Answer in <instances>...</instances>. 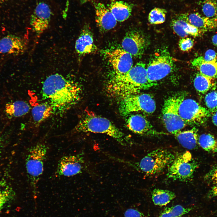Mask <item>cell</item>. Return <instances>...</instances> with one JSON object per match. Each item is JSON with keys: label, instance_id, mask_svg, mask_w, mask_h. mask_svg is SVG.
<instances>
[{"label": "cell", "instance_id": "cell-12", "mask_svg": "<svg viewBox=\"0 0 217 217\" xmlns=\"http://www.w3.org/2000/svg\"><path fill=\"white\" fill-rule=\"evenodd\" d=\"M85 160L83 153L63 156L58 164L55 175L70 177L81 173L84 169Z\"/></svg>", "mask_w": 217, "mask_h": 217}, {"label": "cell", "instance_id": "cell-42", "mask_svg": "<svg viewBox=\"0 0 217 217\" xmlns=\"http://www.w3.org/2000/svg\"></svg>", "mask_w": 217, "mask_h": 217}, {"label": "cell", "instance_id": "cell-24", "mask_svg": "<svg viewBox=\"0 0 217 217\" xmlns=\"http://www.w3.org/2000/svg\"><path fill=\"white\" fill-rule=\"evenodd\" d=\"M53 113L52 106L46 102L36 105L31 110L33 119L36 125L41 124Z\"/></svg>", "mask_w": 217, "mask_h": 217}, {"label": "cell", "instance_id": "cell-17", "mask_svg": "<svg viewBox=\"0 0 217 217\" xmlns=\"http://www.w3.org/2000/svg\"><path fill=\"white\" fill-rule=\"evenodd\" d=\"M26 44L21 38L13 35H8L0 40V52L18 55L24 53Z\"/></svg>", "mask_w": 217, "mask_h": 217}, {"label": "cell", "instance_id": "cell-29", "mask_svg": "<svg viewBox=\"0 0 217 217\" xmlns=\"http://www.w3.org/2000/svg\"><path fill=\"white\" fill-rule=\"evenodd\" d=\"M193 208L177 205L165 208L158 217H182L190 212Z\"/></svg>", "mask_w": 217, "mask_h": 217}, {"label": "cell", "instance_id": "cell-25", "mask_svg": "<svg viewBox=\"0 0 217 217\" xmlns=\"http://www.w3.org/2000/svg\"><path fill=\"white\" fill-rule=\"evenodd\" d=\"M30 109V105L26 102L18 100L7 103L5 106V112L11 117H19L28 113Z\"/></svg>", "mask_w": 217, "mask_h": 217}, {"label": "cell", "instance_id": "cell-3", "mask_svg": "<svg viewBox=\"0 0 217 217\" xmlns=\"http://www.w3.org/2000/svg\"><path fill=\"white\" fill-rule=\"evenodd\" d=\"M77 132L105 134L112 137L121 145L128 146L129 140L125 134L106 118L87 111L75 128Z\"/></svg>", "mask_w": 217, "mask_h": 217}, {"label": "cell", "instance_id": "cell-13", "mask_svg": "<svg viewBox=\"0 0 217 217\" xmlns=\"http://www.w3.org/2000/svg\"><path fill=\"white\" fill-rule=\"evenodd\" d=\"M106 53L107 58L114 70V75L125 74L133 66L132 56L123 49H116Z\"/></svg>", "mask_w": 217, "mask_h": 217}, {"label": "cell", "instance_id": "cell-27", "mask_svg": "<svg viewBox=\"0 0 217 217\" xmlns=\"http://www.w3.org/2000/svg\"><path fill=\"white\" fill-rule=\"evenodd\" d=\"M215 84L214 79L201 74L197 73L193 80L196 90L201 94H204L210 89Z\"/></svg>", "mask_w": 217, "mask_h": 217}, {"label": "cell", "instance_id": "cell-20", "mask_svg": "<svg viewBox=\"0 0 217 217\" xmlns=\"http://www.w3.org/2000/svg\"><path fill=\"white\" fill-rule=\"evenodd\" d=\"M171 27L176 34L182 38L190 35L195 37L200 36L203 32L181 17L179 15L173 19Z\"/></svg>", "mask_w": 217, "mask_h": 217}, {"label": "cell", "instance_id": "cell-36", "mask_svg": "<svg viewBox=\"0 0 217 217\" xmlns=\"http://www.w3.org/2000/svg\"><path fill=\"white\" fill-rule=\"evenodd\" d=\"M205 178L214 184L217 183V166L212 168L205 175Z\"/></svg>", "mask_w": 217, "mask_h": 217}, {"label": "cell", "instance_id": "cell-26", "mask_svg": "<svg viewBox=\"0 0 217 217\" xmlns=\"http://www.w3.org/2000/svg\"><path fill=\"white\" fill-rule=\"evenodd\" d=\"M176 194L169 190L155 189L152 191V198L154 204L156 206L166 205L176 197Z\"/></svg>", "mask_w": 217, "mask_h": 217}, {"label": "cell", "instance_id": "cell-7", "mask_svg": "<svg viewBox=\"0 0 217 217\" xmlns=\"http://www.w3.org/2000/svg\"><path fill=\"white\" fill-rule=\"evenodd\" d=\"M198 167L190 152L187 151L175 156L168 166L167 176L174 181L186 182L190 180Z\"/></svg>", "mask_w": 217, "mask_h": 217}, {"label": "cell", "instance_id": "cell-9", "mask_svg": "<svg viewBox=\"0 0 217 217\" xmlns=\"http://www.w3.org/2000/svg\"><path fill=\"white\" fill-rule=\"evenodd\" d=\"M174 62L166 49L161 50L150 60L146 66L148 78L152 83L157 82L165 77L173 69Z\"/></svg>", "mask_w": 217, "mask_h": 217}, {"label": "cell", "instance_id": "cell-5", "mask_svg": "<svg viewBox=\"0 0 217 217\" xmlns=\"http://www.w3.org/2000/svg\"><path fill=\"white\" fill-rule=\"evenodd\" d=\"M49 147L43 143H38L28 150L26 160V168L34 198L37 193V185L44 171V162Z\"/></svg>", "mask_w": 217, "mask_h": 217}, {"label": "cell", "instance_id": "cell-31", "mask_svg": "<svg viewBox=\"0 0 217 217\" xmlns=\"http://www.w3.org/2000/svg\"><path fill=\"white\" fill-rule=\"evenodd\" d=\"M202 8L204 16L210 18L217 19V3L215 0H205Z\"/></svg>", "mask_w": 217, "mask_h": 217}, {"label": "cell", "instance_id": "cell-30", "mask_svg": "<svg viewBox=\"0 0 217 217\" xmlns=\"http://www.w3.org/2000/svg\"><path fill=\"white\" fill-rule=\"evenodd\" d=\"M167 11L165 9L155 8L149 12L148 20L152 24H159L163 23L165 21Z\"/></svg>", "mask_w": 217, "mask_h": 217}, {"label": "cell", "instance_id": "cell-39", "mask_svg": "<svg viewBox=\"0 0 217 217\" xmlns=\"http://www.w3.org/2000/svg\"><path fill=\"white\" fill-rule=\"evenodd\" d=\"M212 121L214 124L217 127V110L213 112Z\"/></svg>", "mask_w": 217, "mask_h": 217}, {"label": "cell", "instance_id": "cell-28", "mask_svg": "<svg viewBox=\"0 0 217 217\" xmlns=\"http://www.w3.org/2000/svg\"><path fill=\"white\" fill-rule=\"evenodd\" d=\"M198 144L206 151L212 153H217V140L210 134H204L199 136Z\"/></svg>", "mask_w": 217, "mask_h": 217}, {"label": "cell", "instance_id": "cell-6", "mask_svg": "<svg viewBox=\"0 0 217 217\" xmlns=\"http://www.w3.org/2000/svg\"><path fill=\"white\" fill-rule=\"evenodd\" d=\"M184 98L183 94L171 96L165 101L162 108V119L164 126L169 132L174 135L187 125L178 113L179 105Z\"/></svg>", "mask_w": 217, "mask_h": 217}, {"label": "cell", "instance_id": "cell-34", "mask_svg": "<svg viewBox=\"0 0 217 217\" xmlns=\"http://www.w3.org/2000/svg\"><path fill=\"white\" fill-rule=\"evenodd\" d=\"M193 44V41L192 39L188 37H184L179 40V46L181 51H186L190 49Z\"/></svg>", "mask_w": 217, "mask_h": 217}, {"label": "cell", "instance_id": "cell-38", "mask_svg": "<svg viewBox=\"0 0 217 217\" xmlns=\"http://www.w3.org/2000/svg\"><path fill=\"white\" fill-rule=\"evenodd\" d=\"M209 196L210 197L217 196V183L215 184L212 188L209 193Z\"/></svg>", "mask_w": 217, "mask_h": 217}, {"label": "cell", "instance_id": "cell-37", "mask_svg": "<svg viewBox=\"0 0 217 217\" xmlns=\"http://www.w3.org/2000/svg\"><path fill=\"white\" fill-rule=\"evenodd\" d=\"M124 217H146L140 211L132 208L127 209L124 213Z\"/></svg>", "mask_w": 217, "mask_h": 217}, {"label": "cell", "instance_id": "cell-1", "mask_svg": "<svg viewBox=\"0 0 217 217\" xmlns=\"http://www.w3.org/2000/svg\"><path fill=\"white\" fill-rule=\"evenodd\" d=\"M81 89L77 83L56 73L49 76L45 80L41 94L43 99L52 106L54 113H61L79 101Z\"/></svg>", "mask_w": 217, "mask_h": 217}, {"label": "cell", "instance_id": "cell-10", "mask_svg": "<svg viewBox=\"0 0 217 217\" xmlns=\"http://www.w3.org/2000/svg\"><path fill=\"white\" fill-rule=\"evenodd\" d=\"M210 112L195 100L184 98L179 107L178 113L187 124L198 125L205 122Z\"/></svg>", "mask_w": 217, "mask_h": 217}, {"label": "cell", "instance_id": "cell-19", "mask_svg": "<svg viewBox=\"0 0 217 217\" xmlns=\"http://www.w3.org/2000/svg\"><path fill=\"white\" fill-rule=\"evenodd\" d=\"M75 49L80 55L93 52L96 50L91 33L87 26L85 27L76 40Z\"/></svg>", "mask_w": 217, "mask_h": 217}, {"label": "cell", "instance_id": "cell-21", "mask_svg": "<svg viewBox=\"0 0 217 217\" xmlns=\"http://www.w3.org/2000/svg\"><path fill=\"white\" fill-rule=\"evenodd\" d=\"M133 7L132 4L123 1H117L112 2L108 8L117 21L122 22L131 16Z\"/></svg>", "mask_w": 217, "mask_h": 217}, {"label": "cell", "instance_id": "cell-23", "mask_svg": "<svg viewBox=\"0 0 217 217\" xmlns=\"http://www.w3.org/2000/svg\"><path fill=\"white\" fill-rule=\"evenodd\" d=\"M191 64L201 74L214 79L217 78V61H206L200 56L194 58Z\"/></svg>", "mask_w": 217, "mask_h": 217}, {"label": "cell", "instance_id": "cell-8", "mask_svg": "<svg viewBox=\"0 0 217 217\" xmlns=\"http://www.w3.org/2000/svg\"><path fill=\"white\" fill-rule=\"evenodd\" d=\"M119 105V111L124 115L140 112L147 114L153 113L156 104L153 97L147 93L131 95L122 99Z\"/></svg>", "mask_w": 217, "mask_h": 217}, {"label": "cell", "instance_id": "cell-11", "mask_svg": "<svg viewBox=\"0 0 217 217\" xmlns=\"http://www.w3.org/2000/svg\"><path fill=\"white\" fill-rule=\"evenodd\" d=\"M149 44L148 39L142 32L133 29L126 34L121 46L122 49L132 56L140 58L147 48Z\"/></svg>", "mask_w": 217, "mask_h": 217}, {"label": "cell", "instance_id": "cell-18", "mask_svg": "<svg viewBox=\"0 0 217 217\" xmlns=\"http://www.w3.org/2000/svg\"><path fill=\"white\" fill-rule=\"evenodd\" d=\"M179 15L203 32L217 27V19L209 18L198 12L182 13Z\"/></svg>", "mask_w": 217, "mask_h": 217}, {"label": "cell", "instance_id": "cell-33", "mask_svg": "<svg viewBox=\"0 0 217 217\" xmlns=\"http://www.w3.org/2000/svg\"><path fill=\"white\" fill-rule=\"evenodd\" d=\"M205 104L210 112H214L217 110V90L209 92L204 98Z\"/></svg>", "mask_w": 217, "mask_h": 217}, {"label": "cell", "instance_id": "cell-2", "mask_svg": "<svg viewBox=\"0 0 217 217\" xmlns=\"http://www.w3.org/2000/svg\"><path fill=\"white\" fill-rule=\"evenodd\" d=\"M156 84L149 81L146 66L144 63L140 62L125 74L114 75L108 81L107 90L112 96L122 99L138 93Z\"/></svg>", "mask_w": 217, "mask_h": 217}, {"label": "cell", "instance_id": "cell-22", "mask_svg": "<svg viewBox=\"0 0 217 217\" xmlns=\"http://www.w3.org/2000/svg\"><path fill=\"white\" fill-rule=\"evenodd\" d=\"M179 143L183 147L189 149H194L198 144L197 130L195 128L179 131L174 134Z\"/></svg>", "mask_w": 217, "mask_h": 217}, {"label": "cell", "instance_id": "cell-41", "mask_svg": "<svg viewBox=\"0 0 217 217\" xmlns=\"http://www.w3.org/2000/svg\"><path fill=\"white\" fill-rule=\"evenodd\" d=\"M111 0L112 2H115V1H118V0Z\"/></svg>", "mask_w": 217, "mask_h": 217}, {"label": "cell", "instance_id": "cell-4", "mask_svg": "<svg viewBox=\"0 0 217 217\" xmlns=\"http://www.w3.org/2000/svg\"><path fill=\"white\" fill-rule=\"evenodd\" d=\"M112 157V159L131 167L145 175L152 176L159 173L168 167L175 156L169 150L159 148L152 151L136 162Z\"/></svg>", "mask_w": 217, "mask_h": 217}, {"label": "cell", "instance_id": "cell-15", "mask_svg": "<svg viewBox=\"0 0 217 217\" xmlns=\"http://www.w3.org/2000/svg\"><path fill=\"white\" fill-rule=\"evenodd\" d=\"M126 124L129 129L135 134L151 136L162 134L155 130L147 118L141 114L129 116L126 121Z\"/></svg>", "mask_w": 217, "mask_h": 217}, {"label": "cell", "instance_id": "cell-16", "mask_svg": "<svg viewBox=\"0 0 217 217\" xmlns=\"http://www.w3.org/2000/svg\"><path fill=\"white\" fill-rule=\"evenodd\" d=\"M96 21L100 30L107 31L114 28L117 21L109 8L103 3L94 4Z\"/></svg>", "mask_w": 217, "mask_h": 217}, {"label": "cell", "instance_id": "cell-32", "mask_svg": "<svg viewBox=\"0 0 217 217\" xmlns=\"http://www.w3.org/2000/svg\"><path fill=\"white\" fill-rule=\"evenodd\" d=\"M14 193L12 189L0 183V211L13 197Z\"/></svg>", "mask_w": 217, "mask_h": 217}, {"label": "cell", "instance_id": "cell-14", "mask_svg": "<svg viewBox=\"0 0 217 217\" xmlns=\"http://www.w3.org/2000/svg\"><path fill=\"white\" fill-rule=\"evenodd\" d=\"M52 13L49 6L39 2L31 15L30 24L33 31L37 35L42 33L49 27Z\"/></svg>", "mask_w": 217, "mask_h": 217}, {"label": "cell", "instance_id": "cell-35", "mask_svg": "<svg viewBox=\"0 0 217 217\" xmlns=\"http://www.w3.org/2000/svg\"><path fill=\"white\" fill-rule=\"evenodd\" d=\"M201 56L203 60L206 61H217V54L212 49L208 50L204 56Z\"/></svg>", "mask_w": 217, "mask_h": 217}, {"label": "cell", "instance_id": "cell-40", "mask_svg": "<svg viewBox=\"0 0 217 217\" xmlns=\"http://www.w3.org/2000/svg\"><path fill=\"white\" fill-rule=\"evenodd\" d=\"M212 42L214 45L217 46V34L213 36L212 38Z\"/></svg>", "mask_w": 217, "mask_h": 217}]
</instances>
